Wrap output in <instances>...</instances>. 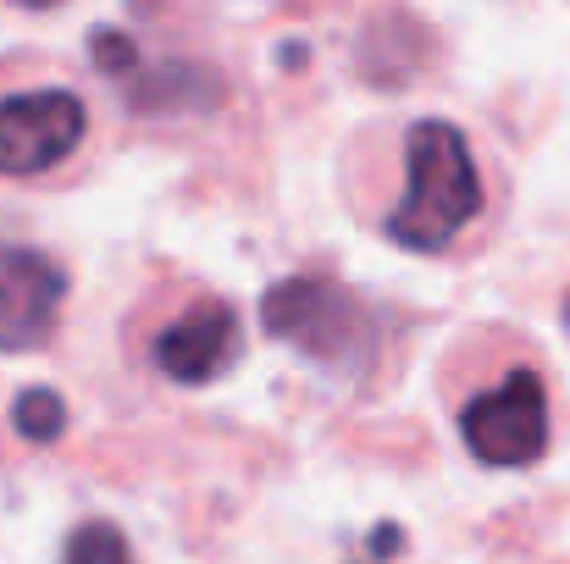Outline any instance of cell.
Listing matches in <instances>:
<instances>
[{
	"instance_id": "cell-1",
	"label": "cell",
	"mask_w": 570,
	"mask_h": 564,
	"mask_svg": "<svg viewBox=\"0 0 570 564\" xmlns=\"http://www.w3.org/2000/svg\"><path fill=\"white\" fill-rule=\"evenodd\" d=\"M482 216V172L454 122H415L404 133V199L387 216V238L438 255Z\"/></svg>"
},
{
	"instance_id": "cell-2",
	"label": "cell",
	"mask_w": 570,
	"mask_h": 564,
	"mask_svg": "<svg viewBox=\"0 0 570 564\" xmlns=\"http://www.w3.org/2000/svg\"><path fill=\"white\" fill-rule=\"evenodd\" d=\"M261 327L294 344L305 360L333 376H361L377 355L372 310L333 277H283L261 299Z\"/></svg>"
},
{
	"instance_id": "cell-3",
	"label": "cell",
	"mask_w": 570,
	"mask_h": 564,
	"mask_svg": "<svg viewBox=\"0 0 570 564\" xmlns=\"http://www.w3.org/2000/svg\"><path fill=\"white\" fill-rule=\"evenodd\" d=\"M460 443L488 471H527L549 454V387L532 366L504 372L460 404Z\"/></svg>"
},
{
	"instance_id": "cell-4",
	"label": "cell",
	"mask_w": 570,
	"mask_h": 564,
	"mask_svg": "<svg viewBox=\"0 0 570 564\" xmlns=\"http://www.w3.org/2000/svg\"><path fill=\"white\" fill-rule=\"evenodd\" d=\"M89 111L72 89H22L0 100V178H39L83 145Z\"/></svg>"
},
{
	"instance_id": "cell-5",
	"label": "cell",
	"mask_w": 570,
	"mask_h": 564,
	"mask_svg": "<svg viewBox=\"0 0 570 564\" xmlns=\"http://www.w3.org/2000/svg\"><path fill=\"white\" fill-rule=\"evenodd\" d=\"M244 355V327H238V310L222 305V299H194L184 316H173L156 344H150V360L156 372L178 387H210L216 376H227Z\"/></svg>"
},
{
	"instance_id": "cell-6",
	"label": "cell",
	"mask_w": 570,
	"mask_h": 564,
	"mask_svg": "<svg viewBox=\"0 0 570 564\" xmlns=\"http://www.w3.org/2000/svg\"><path fill=\"white\" fill-rule=\"evenodd\" d=\"M67 271L39 249H0V355L39 349L56 333Z\"/></svg>"
},
{
	"instance_id": "cell-7",
	"label": "cell",
	"mask_w": 570,
	"mask_h": 564,
	"mask_svg": "<svg viewBox=\"0 0 570 564\" xmlns=\"http://www.w3.org/2000/svg\"><path fill=\"white\" fill-rule=\"evenodd\" d=\"M134 111H161V117H173V111H210V106H222V78L210 72V67H194V61H161L156 72H145V78H134Z\"/></svg>"
},
{
	"instance_id": "cell-8",
	"label": "cell",
	"mask_w": 570,
	"mask_h": 564,
	"mask_svg": "<svg viewBox=\"0 0 570 564\" xmlns=\"http://www.w3.org/2000/svg\"><path fill=\"white\" fill-rule=\"evenodd\" d=\"M11 426H17V437H28V443H56V437L67 432V404H61V393H56V387H22L17 404H11Z\"/></svg>"
},
{
	"instance_id": "cell-9",
	"label": "cell",
	"mask_w": 570,
	"mask_h": 564,
	"mask_svg": "<svg viewBox=\"0 0 570 564\" xmlns=\"http://www.w3.org/2000/svg\"><path fill=\"white\" fill-rule=\"evenodd\" d=\"M61 564H134V554H128V537H122L111 521H83V526L67 537Z\"/></svg>"
},
{
	"instance_id": "cell-10",
	"label": "cell",
	"mask_w": 570,
	"mask_h": 564,
	"mask_svg": "<svg viewBox=\"0 0 570 564\" xmlns=\"http://www.w3.org/2000/svg\"><path fill=\"white\" fill-rule=\"evenodd\" d=\"M89 56H95V67H100L106 78H128V72L139 67V44H134L128 33H117V28H95V33H89Z\"/></svg>"
},
{
	"instance_id": "cell-11",
	"label": "cell",
	"mask_w": 570,
	"mask_h": 564,
	"mask_svg": "<svg viewBox=\"0 0 570 564\" xmlns=\"http://www.w3.org/2000/svg\"><path fill=\"white\" fill-rule=\"evenodd\" d=\"M399 548H404V532L399 526H377L372 532V560H393Z\"/></svg>"
},
{
	"instance_id": "cell-12",
	"label": "cell",
	"mask_w": 570,
	"mask_h": 564,
	"mask_svg": "<svg viewBox=\"0 0 570 564\" xmlns=\"http://www.w3.org/2000/svg\"><path fill=\"white\" fill-rule=\"evenodd\" d=\"M11 6H28V11H50V6H61V0H11Z\"/></svg>"
},
{
	"instance_id": "cell-13",
	"label": "cell",
	"mask_w": 570,
	"mask_h": 564,
	"mask_svg": "<svg viewBox=\"0 0 570 564\" xmlns=\"http://www.w3.org/2000/svg\"><path fill=\"white\" fill-rule=\"evenodd\" d=\"M566 321H570V305H566Z\"/></svg>"
}]
</instances>
